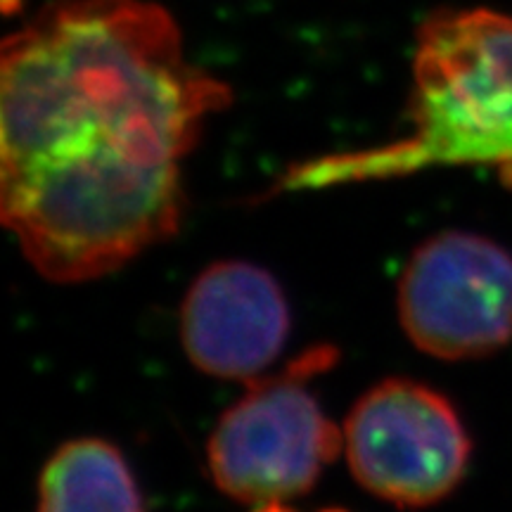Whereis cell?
<instances>
[{"instance_id":"5b68a950","label":"cell","mask_w":512,"mask_h":512,"mask_svg":"<svg viewBox=\"0 0 512 512\" xmlns=\"http://www.w3.org/2000/svg\"><path fill=\"white\" fill-rule=\"evenodd\" d=\"M399 318L415 347L441 361L482 358L508 347L512 254L484 235H434L403 268Z\"/></svg>"},{"instance_id":"6da1fadb","label":"cell","mask_w":512,"mask_h":512,"mask_svg":"<svg viewBox=\"0 0 512 512\" xmlns=\"http://www.w3.org/2000/svg\"><path fill=\"white\" fill-rule=\"evenodd\" d=\"M226 83L147 0H62L0 67V214L43 278L86 283L181 226L183 159Z\"/></svg>"},{"instance_id":"ba28073f","label":"cell","mask_w":512,"mask_h":512,"mask_svg":"<svg viewBox=\"0 0 512 512\" xmlns=\"http://www.w3.org/2000/svg\"><path fill=\"white\" fill-rule=\"evenodd\" d=\"M254 512H297V510H292L287 503H268V505H259ZM320 512H344V510H320Z\"/></svg>"},{"instance_id":"8992f818","label":"cell","mask_w":512,"mask_h":512,"mask_svg":"<svg viewBox=\"0 0 512 512\" xmlns=\"http://www.w3.org/2000/svg\"><path fill=\"white\" fill-rule=\"evenodd\" d=\"M290 309L278 280L247 261L204 268L181 306V342L192 366L219 380L252 382L285 347Z\"/></svg>"},{"instance_id":"52a82bcc","label":"cell","mask_w":512,"mask_h":512,"mask_svg":"<svg viewBox=\"0 0 512 512\" xmlns=\"http://www.w3.org/2000/svg\"><path fill=\"white\" fill-rule=\"evenodd\" d=\"M36 512H145V503L119 448L88 437L50 456L38 479Z\"/></svg>"},{"instance_id":"3957f363","label":"cell","mask_w":512,"mask_h":512,"mask_svg":"<svg viewBox=\"0 0 512 512\" xmlns=\"http://www.w3.org/2000/svg\"><path fill=\"white\" fill-rule=\"evenodd\" d=\"M330 363V349H311L283 373L247 382L207 444L211 479L223 494L259 508L313 489L344 448V432L309 387Z\"/></svg>"},{"instance_id":"7a4b0ae2","label":"cell","mask_w":512,"mask_h":512,"mask_svg":"<svg viewBox=\"0 0 512 512\" xmlns=\"http://www.w3.org/2000/svg\"><path fill=\"white\" fill-rule=\"evenodd\" d=\"M465 164L512 171V17L494 10L441 12L422 24L403 136L292 166L275 190H325Z\"/></svg>"},{"instance_id":"277c9868","label":"cell","mask_w":512,"mask_h":512,"mask_svg":"<svg viewBox=\"0 0 512 512\" xmlns=\"http://www.w3.org/2000/svg\"><path fill=\"white\" fill-rule=\"evenodd\" d=\"M342 432L356 482L403 508L451 494L472 451L453 403L411 380L375 384L351 408Z\"/></svg>"}]
</instances>
